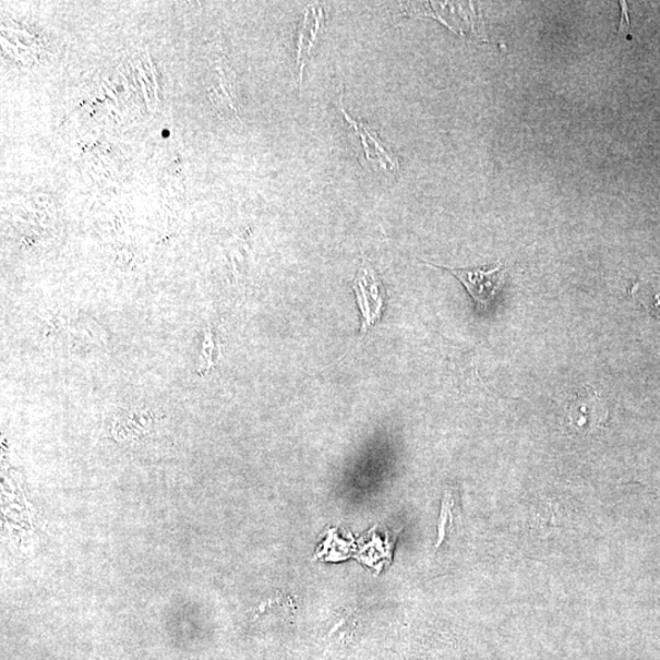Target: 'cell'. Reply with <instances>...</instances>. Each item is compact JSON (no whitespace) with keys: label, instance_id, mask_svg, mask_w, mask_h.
<instances>
[{"label":"cell","instance_id":"6da1fadb","mask_svg":"<svg viewBox=\"0 0 660 660\" xmlns=\"http://www.w3.org/2000/svg\"><path fill=\"white\" fill-rule=\"evenodd\" d=\"M428 264L448 271L455 278H458L473 297L479 312H488L496 304L504 286L507 285L508 273L502 262L496 263L495 266L476 270L446 268L436 266V264Z\"/></svg>","mask_w":660,"mask_h":660},{"label":"cell","instance_id":"7a4b0ae2","mask_svg":"<svg viewBox=\"0 0 660 660\" xmlns=\"http://www.w3.org/2000/svg\"><path fill=\"white\" fill-rule=\"evenodd\" d=\"M354 292L357 298V305L363 315V333H367L372 327L375 326L382 316L384 293L380 281L377 274L369 264L359 271L354 282Z\"/></svg>","mask_w":660,"mask_h":660},{"label":"cell","instance_id":"3957f363","mask_svg":"<svg viewBox=\"0 0 660 660\" xmlns=\"http://www.w3.org/2000/svg\"><path fill=\"white\" fill-rule=\"evenodd\" d=\"M343 114L346 122L354 128L359 140H362L366 162H368L376 172L399 176V158L384 145L377 135V132L372 130L364 120H355L352 115L347 114L344 108Z\"/></svg>","mask_w":660,"mask_h":660},{"label":"cell","instance_id":"277c9868","mask_svg":"<svg viewBox=\"0 0 660 660\" xmlns=\"http://www.w3.org/2000/svg\"><path fill=\"white\" fill-rule=\"evenodd\" d=\"M323 26V10L321 8H307L303 20V26L299 27L298 30L297 65L299 71V82L303 80L304 68L312 50H314Z\"/></svg>","mask_w":660,"mask_h":660},{"label":"cell","instance_id":"5b68a950","mask_svg":"<svg viewBox=\"0 0 660 660\" xmlns=\"http://www.w3.org/2000/svg\"><path fill=\"white\" fill-rule=\"evenodd\" d=\"M631 294L648 314L660 318V275H644L634 283Z\"/></svg>","mask_w":660,"mask_h":660}]
</instances>
